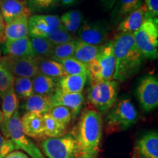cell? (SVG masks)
Segmentation results:
<instances>
[{
    "instance_id": "f546056e",
    "label": "cell",
    "mask_w": 158,
    "mask_h": 158,
    "mask_svg": "<svg viewBox=\"0 0 158 158\" xmlns=\"http://www.w3.org/2000/svg\"><path fill=\"white\" fill-rule=\"evenodd\" d=\"M62 64L65 73L68 75H83L88 76L87 65L80 61L77 60L74 57H70L59 61Z\"/></svg>"
},
{
    "instance_id": "4316f807",
    "label": "cell",
    "mask_w": 158,
    "mask_h": 158,
    "mask_svg": "<svg viewBox=\"0 0 158 158\" xmlns=\"http://www.w3.org/2000/svg\"><path fill=\"white\" fill-rule=\"evenodd\" d=\"M31 48L37 56L51 58L55 45L44 37H30Z\"/></svg>"
},
{
    "instance_id": "ab89813d",
    "label": "cell",
    "mask_w": 158,
    "mask_h": 158,
    "mask_svg": "<svg viewBox=\"0 0 158 158\" xmlns=\"http://www.w3.org/2000/svg\"><path fill=\"white\" fill-rule=\"evenodd\" d=\"M5 158H30L25 152L21 150H14L11 152Z\"/></svg>"
},
{
    "instance_id": "ba28073f",
    "label": "cell",
    "mask_w": 158,
    "mask_h": 158,
    "mask_svg": "<svg viewBox=\"0 0 158 158\" xmlns=\"http://www.w3.org/2000/svg\"><path fill=\"white\" fill-rule=\"evenodd\" d=\"M139 103L144 111L150 112L158 106V81L155 76L148 75L140 81L136 89Z\"/></svg>"
},
{
    "instance_id": "2e32d148",
    "label": "cell",
    "mask_w": 158,
    "mask_h": 158,
    "mask_svg": "<svg viewBox=\"0 0 158 158\" xmlns=\"http://www.w3.org/2000/svg\"><path fill=\"white\" fill-rule=\"evenodd\" d=\"M2 45V50L5 56L31 58L37 56L31 48V41L29 37L14 40H5Z\"/></svg>"
},
{
    "instance_id": "4fadbf2b",
    "label": "cell",
    "mask_w": 158,
    "mask_h": 158,
    "mask_svg": "<svg viewBox=\"0 0 158 158\" xmlns=\"http://www.w3.org/2000/svg\"><path fill=\"white\" fill-rule=\"evenodd\" d=\"M96 59H98L101 68L102 81L114 80L116 68V59L112 40L106 41L100 45Z\"/></svg>"
},
{
    "instance_id": "7c38bea8",
    "label": "cell",
    "mask_w": 158,
    "mask_h": 158,
    "mask_svg": "<svg viewBox=\"0 0 158 158\" xmlns=\"http://www.w3.org/2000/svg\"><path fill=\"white\" fill-rule=\"evenodd\" d=\"M84 102V96L81 93H67L58 88L52 95L50 96L51 107L64 106L72 112L73 117H76L80 113Z\"/></svg>"
},
{
    "instance_id": "b9f144b4",
    "label": "cell",
    "mask_w": 158,
    "mask_h": 158,
    "mask_svg": "<svg viewBox=\"0 0 158 158\" xmlns=\"http://www.w3.org/2000/svg\"><path fill=\"white\" fill-rule=\"evenodd\" d=\"M76 1V0H59V2H60L63 5H65V6L72 5L73 4L75 3V2Z\"/></svg>"
},
{
    "instance_id": "60d3db41",
    "label": "cell",
    "mask_w": 158,
    "mask_h": 158,
    "mask_svg": "<svg viewBox=\"0 0 158 158\" xmlns=\"http://www.w3.org/2000/svg\"><path fill=\"white\" fill-rule=\"evenodd\" d=\"M5 23L4 21L2 15L0 13V44L5 41Z\"/></svg>"
},
{
    "instance_id": "ee69618b",
    "label": "cell",
    "mask_w": 158,
    "mask_h": 158,
    "mask_svg": "<svg viewBox=\"0 0 158 158\" xmlns=\"http://www.w3.org/2000/svg\"><path fill=\"white\" fill-rule=\"evenodd\" d=\"M0 106H1V100H0ZM0 112H1V108H0Z\"/></svg>"
},
{
    "instance_id": "d6986e66",
    "label": "cell",
    "mask_w": 158,
    "mask_h": 158,
    "mask_svg": "<svg viewBox=\"0 0 158 158\" xmlns=\"http://www.w3.org/2000/svg\"><path fill=\"white\" fill-rule=\"evenodd\" d=\"M138 153L143 158H158V134L155 130L148 132L137 142Z\"/></svg>"
},
{
    "instance_id": "bcb514c9",
    "label": "cell",
    "mask_w": 158,
    "mask_h": 158,
    "mask_svg": "<svg viewBox=\"0 0 158 158\" xmlns=\"http://www.w3.org/2000/svg\"><path fill=\"white\" fill-rule=\"evenodd\" d=\"M0 59H1V56H0Z\"/></svg>"
},
{
    "instance_id": "8d00e7d4",
    "label": "cell",
    "mask_w": 158,
    "mask_h": 158,
    "mask_svg": "<svg viewBox=\"0 0 158 158\" xmlns=\"http://www.w3.org/2000/svg\"><path fill=\"white\" fill-rule=\"evenodd\" d=\"M17 150L13 142L0 132V158H5L11 152Z\"/></svg>"
},
{
    "instance_id": "8992f818",
    "label": "cell",
    "mask_w": 158,
    "mask_h": 158,
    "mask_svg": "<svg viewBox=\"0 0 158 158\" xmlns=\"http://www.w3.org/2000/svg\"><path fill=\"white\" fill-rule=\"evenodd\" d=\"M7 137L13 142L17 150L25 152L30 158H45L34 142L23 133L19 109L7 124Z\"/></svg>"
},
{
    "instance_id": "83f0119b",
    "label": "cell",
    "mask_w": 158,
    "mask_h": 158,
    "mask_svg": "<svg viewBox=\"0 0 158 158\" xmlns=\"http://www.w3.org/2000/svg\"><path fill=\"white\" fill-rule=\"evenodd\" d=\"M44 133L46 138H58L64 135L66 127L57 122L50 114H43Z\"/></svg>"
},
{
    "instance_id": "30bf717a",
    "label": "cell",
    "mask_w": 158,
    "mask_h": 158,
    "mask_svg": "<svg viewBox=\"0 0 158 158\" xmlns=\"http://www.w3.org/2000/svg\"><path fill=\"white\" fill-rule=\"evenodd\" d=\"M78 35L82 42L93 45H101L106 42L109 35V27L100 21H84L79 27Z\"/></svg>"
},
{
    "instance_id": "f6af8a7d",
    "label": "cell",
    "mask_w": 158,
    "mask_h": 158,
    "mask_svg": "<svg viewBox=\"0 0 158 158\" xmlns=\"http://www.w3.org/2000/svg\"><path fill=\"white\" fill-rule=\"evenodd\" d=\"M77 158H81V157H77Z\"/></svg>"
},
{
    "instance_id": "9a60e30c",
    "label": "cell",
    "mask_w": 158,
    "mask_h": 158,
    "mask_svg": "<svg viewBox=\"0 0 158 158\" xmlns=\"http://www.w3.org/2000/svg\"><path fill=\"white\" fill-rule=\"evenodd\" d=\"M23 133L29 138L36 140L46 138L44 133L43 115L36 113L27 112L21 118Z\"/></svg>"
},
{
    "instance_id": "ac0fdd59",
    "label": "cell",
    "mask_w": 158,
    "mask_h": 158,
    "mask_svg": "<svg viewBox=\"0 0 158 158\" xmlns=\"http://www.w3.org/2000/svg\"><path fill=\"white\" fill-rule=\"evenodd\" d=\"M145 19L146 9L143 4L141 7L130 13L118 23L116 31L118 33L133 34L141 27Z\"/></svg>"
},
{
    "instance_id": "44dd1931",
    "label": "cell",
    "mask_w": 158,
    "mask_h": 158,
    "mask_svg": "<svg viewBox=\"0 0 158 158\" xmlns=\"http://www.w3.org/2000/svg\"><path fill=\"white\" fill-rule=\"evenodd\" d=\"M35 61L40 73L57 80L67 76L62 64L56 60L50 58L36 56L35 57Z\"/></svg>"
},
{
    "instance_id": "5b68a950",
    "label": "cell",
    "mask_w": 158,
    "mask_h": 158,
    "mask_svg": "<svg viewBox=\"0 0 158 158\" xmlns=\"http://www.w3.org/2000/svg\"><path fill=\"white\" fill-rule=\"evenodd\" d=\"M136 46L145 59L158 56V20L146 19L141 27L133 33Z\"/></svg>"
},
{
    "instance_id": "d4e9b609",
    "label": "cell",
    "mask_w": 158,
    "mask_h": 158,
    "mask_svg": "<svg viewBox=\"0 0 158 158\" xmlns=\"http://www.w3.org/2000/svg\"><path fill=\"white\" fill-rule=\"evenodd\" d=\"M23 108L27 112L36 113L41 115L48 113L51 108L50 96L32 94L28 98L25 99Z\"/></svg>"
},
{
    "instance_id": "277c9868",
    "label": "cell",
    "mask_w": 158,
    "mask_h": 158,
    "mask_svg": "<svg viewBox=\"0 0 158 158\" xmlns=\"http://www.w3.org/2000/svg\"><path fill=\"white\" fill-rule=\"evenodd\" d=\"M118 84L115 80L101 81L89 84L87 100L100 113H106L117 101Z\"/></svg>"
},
{
    "instance_id": "d590c367",
    "label": "cell",
    "mask_w": 158,
    "mask_h": 158,
    "mask_svg": "<svg viewBox=\"0 0 158 158\" xmlns=\"http://www.w3.org/2000/svg\"><path fill=\"white\" fill-rule=\"evenodd\" d=\"M15 77L0 64V97H2L9 90L13 88Z\"/></svg>"
},
{
    "instance_id": "7bdbcfd3",
    "label": "cell",
    "mask_w": 158,
    "mask_h": 158,
    "mask_svg": "<svg viewBox=\"0 0 158 158\" xmlns=\"http://www.w3.org/2000/svg\"><path fill=\"white\" fill-rule=\"evenodd\" d=\"M2 113L0 112V124L2 123Z\"/></svg>"
},
{
    "instance_id": "e0dca14e",
    "label": "cell",
    "mask_w": 158,
    "mask_h": 158,
    "mask_svg": "<svg viewBox=\"0 0 158 158\" xmlns=\"http://www.w3.org/2000/svg\"><path fill=\"white\" fill-rule=\"evenodd\" d=\"M19 99L15 93L13 88L2 97V121L0 130L3 135L7 137V124L16 110L19 109Z\"/></svg>"
},
{
    "instance_id": "f35d334b",
    "label": "cell",
    "mask_w": 158,
    "mask_h": 158,
    "mask_svg": "<svg viewBox=\"0 0 158 158\" xmlns=\"http://www.w3.org/2000/svg\"><path fill=\"white\" fill-rule=\"evenodd\" d=\"M117 0H100V5L103 11H110L113 9Z\"/></svg>"
},
{
    "instance_id": "d6a6232c",
    "label": "cell",
    "mask_w": 158,
    "mask_h": 158,
    "mask_svg": "<svg viewBox=\"0 0 158 158\" xmlns=\"http://www.w3.org/2000/svg\"><path fill=\"white\" fill-rule=\"evenodd\" d=\"M25 5L31 13L49 10L59 5V0H24Z\"/></svg>"
},
{
    "instance_id": "603a6c76",
    "label": "cell",
    "mask_w": 158,
    "mask_h": 158,
    "mask_svg": "<svg viewBox=\"0 0 158 158\" xmlns=\"http://www.w3.org/2000/svg\"><path fill=\"white\" fill-rule=\"evenodd\" d=\"M28 17H21L5 24V40H14L28 37Z\"/></svg>"
},
{
    "instance_id": "e575fe53",
    "label": "cell",
    "mask_w": 158,
    "mask_h": 158,
    "mask_svg": "<svg viewBox=\"0 0 158 158\" xmlns=\"http://www.w3.org/2000/svg\"><path fill=\"white\" fill-rule=\"evenodd\" d=\"M44 37L48 39L54 45H61L74 40L73 35L65 30L63 27L51 31V33L45 35Z\"/></svg>"
},
{
    "instance_id": "7402d4cb",
    "label": "cell",
    "mask_w": 158,
    "mask_h": 158,
    "mask_svg": "<svg viewBox=\"0 0 158 158\" xmlns=\"http://www.w3.org/2000/svg\"><path fill=\"white\" fill-rule=\"evenodd\" d=\"M88 76L83 75H68L58 80V88L67 93H81L84 90Z\"/></svg>"
},
{
    "instance_id": "8fae6325",
    "label": "cell",
    "mask_w": 158,
    "mask_h": 158,
    "mask_svg": "<svg viewBox=\"0 0 158 158\" xmlns=\"http://www.w3.org/2000/svg\"><path fill=\"white\" fill-rule=\"evenodd\" d=\"M62 27L60 18L58 15H34L28 20V31L30 37H45Z\"/></svg>"
},
{
    "instance_id": "52a82bcc",
    "label": "cell",
    "mask_w": 158,
    "mask_h": 158,
    "mask_svg": "<svg viewBox=\"0 0 158 158\" xmlns=\"http://www.w3.org/2000/svg\"><path fill=\"white\" fill-rule=\"evenodd\" d=\"M41 148L48 158L78 157L76 141L70 134L58 138H45L41 143Z\"/></svg>"
},
{
    "instance_id": "6da1fadb",
    "label": "cell",
    "mask_w": 158,
    "mask_h": 158,
    "mask_svg": "<svg viewBox=\"0 0 158 158\" xmlns=\"http://www.w3.org/2000/svg\"><path fill=\"white\" fill-rule=\"evenodd\" d=\"M70 135L76 141L79 157H98L102 136V114L92 108L84 110Z\"/></svg>"
},
{
    "instance_id": "7a4b0ae2",
    "label": "cell",
    "mask_w": 158,
    "mask_h": 158,
    "mask_svg": "<svg viewBox=\"0 0 158 158\" xmlns=\"http://www.w3.org/2000/svg\"><path fill=\"white\" fill-rule=\"evenodd\" d=\"M112 43L116 59L114 80L126 81L139 72L145 57L136 46L133 34L118 33Z\"/></svg>"
},
{
    "instance_id": "4dcf8cb0",
    "label": "cell",
    "mask_w": 158,
    "mask_h": 158,
    "mask_svg": "<svg viewBox=\"0 0 158 158\" xmlns=\"http://www.w3.org/2000/svg\"><path fill=\"white\" fill-rule=\"evenodd\" d=\"M13 90L19 99L28 98L34 94L32 80L29 78H15Z\"/></svg>"
},
{
    "instance_id": "1f68e13d",
    "label": "cell",
    "mask_w": 158,
    "mask_h": 158,
    "mask_svg": "<svg viewBox=\"0 0 158 158\" xmlns=\"http://www.w3.org/2000/svg\"><path fill=\"white\" fill-rule=\"evenodd\" d=\"M75 48H76V40L55 45L51 59L59 62L62 59L73 57Z\"/></svg>"
},
{
    "instance_id": "5bb4252c",
    "label": "cell",
    "mask_w": 158,
    "mask_h": 158,
    "mask_svg": "<svg viewBox=\"0 0 158 158\" xmlns=\"http://www.w3.org/2000/svg\"><path fill=\"white\" fill-rule=\"evenodd\" d=\"M0 13L5 24L21 17H30L31 15L24 0H0Z\"/></svg>"
},
{
    "instance_id": "cb8c5ba5",
    "label": "cell",
    "mask_w": 158,
    "mask_h": 158,
    "mask_svg": "<svg viewBox=\"0 0 158 158\" xmlns=\"http://www.w3.org/2000/svg\"><path fill=\"white\" fill-rule=\"evenodd\" d=\"M34 94L40 95L51 96L58 87V80L38 73L31 78Z\"/></svg>"
},
{
    "instance_id": "ffe728a7",
    "label": "cell",
    "mask_w": 158,
    "mask_h": 158,
    "mask_svg": "<svg viewBox=\"0 0 158 158\" xmlns=\"http://www.w3.org/2000/svg\"><path fill=\"white\" fill-rule=\"evenodd\" d=\"M143 4V0H117L110 13V23L118 24L124 18Z\"/></svg>"
},
{
    "instance_id": "f1b7e54d",
    "label": "cell",
    "mask_w": 158,
    "mask_h": 158,
    "mask_svg": "<svg viewBox=\"0 0 158 158\" xmlns=\"http://www.w3.org/2000/svg\"><path fill=\"white\" fill-rule=\"evenodd\" d=\"M61 24L68 32H76L83 23V15L78 10H70L64 13L60 19Z\"/></svg>"
},
{
    "instance_id": "74e56055",
    "label": "cell",
    "mask_w": 158,
    "mask_h": 158,
    "mask_svg": "<svg viewBox=\"0 0 158 158\" xmlns=\"http://www.w3.org/2000/svg\"><path fill=\"white\" fill-rule=\"evenodd\" d=\"M146 19H157L158 15V0H144Z\"/></svg>"
},
{
    "instance_id": "9c48e42d",
    "label": "cell",
    "mask_w": 158,
    "mask_h": 158,
    "mask_svg": "<svg viewBox=\"0 0 158 158\" xmlns=\"http://www.w3.org/2000/svg\"><path fill=\"white\" fill-rule=\"evenodd\" d=\"M0 64L15 78H33L38 73L35 57H14L5 56L0 59Z\"/></svg>"
},
{
    "instance_id": "3957f363",
    "label": "cell",
    "mask_w": 158,
    "mask_h": 158,
    "mask_svg": "<svg viewBox=\"0 0 158 158\" xmlns=\"http://www.w3.org/2000/svg\"><path fill=\"white\" fill-rule=\"evenodd\" d=\"M138 113L129 98H123L116 102L106 116V131L112 133L123 131L135 124Z\"/></svg>"
},
{
    "instance_id": "484cf974",
    "label": "cell",
    "mask_w": 158,
    "mask_h": 158,
    "mask_svg": "<svg viewBox=\"0 0 158 158\" xmlns=\"http://www.w3.org/2000/svg\"><path fill=\"white\" fill-rule=\"evenodd\" d=\"M100 45H93L82 42L80 40H76V48L73 57L87 65L98 56Z\"/></svg>"
},
{
    "instance_id": "836d02e7",
    "label": "cell",
    "mask_w": 158,
    "mask_h": 158,
    "mask_svg": "<svg viewBox=\"0 0 158 158\" xmlns=\"http://www.w3.org/2000/svg\"><path fill=\"white\" fill-rule=\"evenodd\" d=\"M48 114L66 127H68L73 118L71 110L64 106H56V107L51 108Z\"/></svg>"
}]
</instances>
